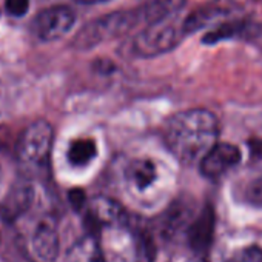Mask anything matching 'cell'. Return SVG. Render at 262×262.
<instances>
[{
    "label": "cell",
    "mask_w": 262,
    "mask_h": 262,
    "mask_svg": "<svg viewBox=\"0 0 262 262\" xmlns=\"http://www.w3.org/2000/svg\"><path fill=\"white\" fill-rule=\"evenodd\" d=\"M260 2H262V0H260Z\"/></svg>",
    "instance_id": "obj_23"
},
{
    "label": "cell",
    "mask_w": 262,
    "mask_h": 262,
    "mask_svg": "<svg viewBox=\"0 0 262 262\" xmlns=\"http://www.w3.org/2000/svg\"><path fill=\"white\" fill-rule=\"evenodd\" d=\"M68 262H106V259L96 236L86 234L73 244L68 251Z\"/></svg>",
    "instance_id": "obj_14"
},
{
    "label": "cell",
    "mask_w": 262,
    "mask_h": 262,
    "mask_svg": "<svg viewBox=\"0 0 262 262\" xmlns=\"http://www.w3.org/2000/svg\"><path fill=\"white\" fill-rule=\"evenodd\" d=\"M247 0H211V2L196 8L184 22L182 31L185 36L204 28L216 27L225 20L244 17Z\"/></svg>",
    "instance_id": "obj_5"
},
{
    "label": "cell",
    "mask_w": 262,
    "mask_h": 262,
    "mask_svg": "<svg viewBox=\"0 0 262 262\" xmlns=\"http://www.w3.org/2000/svg\"><path fill=\"white\" fill-rule=\"evenodd\" d=\"M33 199H34V190L31 185L28 184L16 185L10 191L7 199L4 201V205L0 208V211L4 213L7 219H14L30 208V205L33 204Z\"/></svg>",
    "instance_id": "obj_13"
},
{
    "label": "cell",
    "mask_w": 262,
    "mask_h": 262,
    "mask_svg": "<svg viewBox=\"0 0 262 262\" xmlns=\"http://www.w3.org/2000/svg\"><path fill=\"white\" fill-rule=\"evenodd\" d=\"M239 193L242 202L253 207H262V174L251 176L245 182H242L239 187Z\"/></svg>",
    "instance_id": "obj_16"
},
{
    "label": "cell",
    "mask_w": 262,
    "mask_h": 262,
    "mask_svg": "<svg viewBox=\"0 0 262 262\" xmlns=\"http://www.w3.org/2000/svg\"><path fill=\"white\" fill-rule=\"evenodd\" d=\"M70 201H71V204H73V207L76 210H82V208H85L88 199H86V196H85V193L82 190H73L70 193Z\"/></svg>",
    "instance_id": "obj_20"
},
{
    "label": "cell",
    "mask_w": 262,
    "mask_h": 262,
    "mask_svg": "<svg viewBox=\"0 0 262 262\" xmlns=\"http://www.w3.org/2000/svg\"><path fill=\"white\" fill-rule=\"evenodd\" d=\"M219 123L216 116L204 108L181 111L168 119L164 141L170 153L182 164H193L217 142Z\"/></svg>",
    "instance_id": "obj_1"
},
{
    "label": "cell",
    "mask_w": 262,
    "mask_h": 262,
    "mask_svg": "<svg viewBox=\"0 0 262 262\" xmlns=\"http://www.w3.org/2000/svg\"><path fill=\"white\" fill-rule=\"evenodd\" d=\"M242 39L248 40L251 45H254L256 48H259L262 51V22H257V24L248 22V25L242 34Z\"/></svg>",
    "instance_id": "obj_17"
},
{
    "label": "cell",
    "mask_w": 262,
    "mask_h": 262,
    "mask_svg": "<svg viewBox=\"0 0 262 262\" xmlns=\"http://www.w3.org/2000/svg\"><path fill=\"white\" fill-rule=\"evenodd\" d=\"M76 22V14L70 7L56 5L40 11L33 20L34 34L45 42L57 40L67 36Z\"/></svg>",
    "instance_id": "obj_6"
},
{
    "label": "cell",
    "mask_w": 262,
    "mask_h": 262,
    "mask_svg": "<svg viewBox=\"0 0 262 262\" xmlns=\"http://www.w3.org/2000/svg\"><path fill=\"white\" fill-rule=\"evenodd\" d=\"M185 4L187 0H142V4L136 8V11L141 25H150L174 19L182 11Z\"/></svg>",
    "instance_id": "obj_10"
},
{
    "label": "cell",
    "mask_w": 262,
    "mask_h": 262,
    "mask_svg": "<svg viewBox=\"0 0 262 262\" xmlns=\"http://www.w3.org/2000/svg\"><path fill=\"white\" fill-rule=\"evenodd\" d=\"M30 8V0H7L5 2V10L10 16L14 17H22L27 14Z\"/></svg>",
    "instance_id": "obj_18"
},
{
    "label": "cell",
    "mask_w": 262,
    "mask_h": 262,
    "mask_svg": "<svg viewBox=\"0 0 262 262\" xmlns=\"http://www.w3.org/2000/svg\"><path fill=\"white\" fill-rule=\"evenodd\" d=\"M202 176L211 181L224 178L241 162V150L228 142H216L199 161Z\"/></svg>",
    "instance_id": "obj_7"
},
{
    "label": "cell",
    "mask_w": 262,
    "mask_h": 262,
    "mask_svg": "<svg viewBox=\"0 0 262 262\" xmlns=\"http://www.w3.org/2000/svg\"><path fill=\"white\" fill-rule=\"evenodd\" d=\"M31 253L37 262H54L59 256V233L51 219L39 222L31 236Z\"/></svg>",
    "instance_id": "obj_9"
},
{
    "label": "cell",
    "mask_w": 262,
    "mask_h": 262,
    "mask_svg": "<svg viewBox=\"0 0 262 262\" xmlns=\"http://www.w3.org/2000/svg\"><path fill=\"white\" fill-rule=\"evenodd\" d=\"M184 36L182 24L174 19L150 24L133 40V51L139 57H156L178 47Z\"/></svg>",
    "instance_id": "obj_4"
},
{
    "label": "cell",
    "mask_w": 262,
    "mask_h": 262,
    "mask_svg": "<svg viewBox=\"0 0 262 262\" xmlns=\"http://www.w3.org/2000/svg\"><path fill=\"white\" fill-rule=\"evenodd\" d=\"M96 156H97V145L90 138L73 141L70 148H68V153H67L68 162L73 167H85Z\"/></svg>",
    "instance_id": "obj_15"
},
{
    "label": "cell",
    "mask_w": 262,
    "mask_h": 262,
    "mask_svg": "<svg viewBox=\"0 0 262 262\" xmlns=\"http://www.w3.org/2000/svg\"><path fill=\"white\" fill-rule=\"evenodd\" d=\"M54 131L50 122L36 120L28 125L16 144L19 161L28 167H43L50 161Z\"/></svg>",
    "instance_id": "obj_3"
},
{
    "label": "cell",
    "mask_w": 262,
    "mask_h": 262,
    "mask_svg": "<svg viewBox=\"0 0 262 262\" xmlns=\"http://www.w3.org/2000/svg\"><path fill=\"white\" fill-rule=\"evenodd\" d=\"M233 262H262V250L259 247H247L244 248Z\"/></svg>",
    "instance_id": "obj_19"
},
{
    "label": "cell",
    "mask_w": 262,
    "mask_h": 262,
    "mask_svg": "<svg viewBox=\"0 0 262 262\" xmlns=\"http://www.w3.org/2000/svg\"><path fill=\"white\" fill-rule=\"evenodd\" d=\"M76 2L82 5H97V4H106L110 0H76Z\"/></svg>",
    "instance_id": "obj_22"
},
{
    "label": "cell",
    "mask_w": 262,
    "mask_h": 262,
    "mask_svg": "<svg viewBox=\"0 0 262 262\" xmlns=\"http://www.w3.org/2000/svg\"><path fill=\"white\" fill-rule=\"evenodd\" d=\"M126 179L129 182V185L144 191L147 188H150L156 179H158V167L153 161L150 159H138L133 161L128 168H126Z\"/></svg>",
    "instance_id": "obj_12"
},
{
    "label": "cell",
    "mask_w": 262,
    "mask_h": 262,
    "mask_svg": "<svg viewBox=\"0 0 262 262\" xmlns=\"http://www.w3.org/2000/svg\"><path fill=\"white\" fill-rule=\"evenodd\" d=\"M86 217L94 225H119L126 221V211L114 201L96 198L85 205Z\"/></svg>",
    "instance_id": "obj_11"
},
{
    "label": "cell",
    "mask_w": 262,
    "mask_h": 262,
    "mask_svg": "<svg viewBox=\"0 0 262 262\" xmlns=\"http://www.w3.org/2000/svg\"><path fill=\"white\" fill-rule=\"evenodd\" d=\"M139 25H141V20H139L136 8L128 10V11L110 13L85 25L76 36L74 47L79 50H86V48L99 45L100 42L106 39L123 36Z\"/></svg>",
    "instance_id": "obj_2"
},
{
    "label": "cell",
    "mask_w": 262,
    "mask_h": 262,
    "mask_svg": "<svg viewBox=\"0 0 262 262\" xmlns=\"http://www.w3.org/2000/svg\"><path fill=\"white\" fill-rule=\"evenodd\" d=\"M250 153L251 156L256 159V161H260L262 162V141L260 139H254V141H250Z\"/></svg>",
    "instance_id": "obj_21"
},
{
    "label": "cell",
    "mask_w": 262,
    "mask_h": 262,
    "mask_svg": "<svg viewBox=\"0 0 262 262\" xmlns=\"http://www.w3.org/2000/svg\"><path fill=\"white\" fill-rule=\"evenodd\" d=\"M216 217L210 205H205L187 230L188 242L196 256H208L214 236Z\"/></svg>",
    "instance_id": "obj_8"
}]
</instances>
